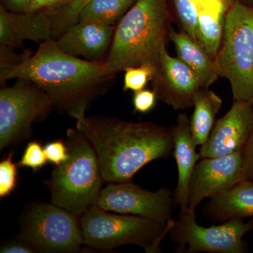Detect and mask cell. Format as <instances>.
Masks as SVG:
<instances>
[{"label":"cell","mask_w":253,"mask_h":253,"mask_svg":"<svg viewBox=\"0 0 253 253\" xmlns=\"http://www.w3.org/2000/svg\"><path fill=\"white\" fill-rule=\"evenodd\" d=\"M52 39L49 14L45 10L17 13L0 6V46L14 49L26 41L42 42Z\"/></svg>","instance_id":"obj_15"},{"label":"cell","mask_w":253,"mask_h":253,"mask_svg":"<svg viewBox=\"0 0 253 253\" xmlns=\"http://www.w3.org/2000/svg\"><path fill=\"white\" fill-rule=\"evenodd\" d=\"M66 138L69 158L56 166L45 184L51 204L81 218L96 206L104 180L97 155L85 136L71 128L66 131Z\"/></svg>","instance_id":"obj_4"},{"label":"cell","mask_w":253,"mask_h":253,"mask_svg":"<svg viewBox=\"0 0 253 253\" xmlns=\"http://www.w3.org/2000/svg\"><path fill=\"white\" fill-rule=\"evenodd\" d=\"M96 206L118 214H132L168 224L176 206L174 194L167 188L150 191L131 181L109 183L101 189Z\"/></svg>","instance_id":"obj_10"},{"label":"cell","mask_w":253,"mask_h":253,"mask_svg":"<svg viewBox=\"0 0 253 253\" xmlns=\"http://www.w3.org/2000/svg\"><path fill=\"white\" fill-rule=\"evenodd\" d=\"M13 153L0 162V197L9 196L17 186V165L13 162Z\"/></svg>","instance_id":"obj_25"},{"label":"cell","mask_w":253,"mask_h":253,"mask_svg":"<svg viewBox=\"0 0 253 253\" xmlns=\"http://www.w3.org/2000/svg\"><path fill=\"white\" fill-rule=\"evenodd\" d=\"M243 153H244L243 181L253 182V129L247 144L243 149Z\"/></svg>","instance_id":"obj_30"},{"label":"cell","mask_w":253,"mask_h":253,"mask_svg":"<svg viewBox=\"0 0 253 253\" xmlns=\"http://www.w3.org/2000/svg\"><path fill=\"white\" fill-rule=\"evenodd\" d=\"M156 66L150 63L131 66L125 70L123 91L134 92L142 90L149 81H152Z\"/></svg>","instance_id":"obj_24"},{"label":"cell","mask_w":253,"mask_h":253,"mask_svg":"<svg viewBox=\"0 0 253 253\" xmlns=\"http://www.w3.org/2000/svg\"><path fill=\"white\" fill-rule=\"evenodd\" d=\"M32 0H2L5 7L11 11L17 13L27 12Z\"/></svg>","instance_id":"obj_33"},{"label":"cell","mask_w":253,"mask_h":253,"mask_svg":"<svg viewBox=\"0 0 253 253\" xmlns=\"http://www.w3.org/2000/svg\"><path fill=\"white\" fill-rule=\"evenodd\" d=\"M151 83L158 99L175 111L193 107L196 93L203 88L192 70L170 56L167 48L160 54Z\"/></svg>","instance_id":"obj_12"},{"label":"cell","mask_w":253,"mask_h":253,"mask_svg":"<svg viewBox=\"0 0 253 253\" xmlns=\"http://www.w3.org/2000/svg\"><path fill=\"white\" fill-rule=\"evenodd\" d=\"M54 110L45 91L35 83L18 79L11 86L0 89V150L24 139L33 123Z\"/></svg>","instance_id":"obj_8"},{"label":"cell","mask_w":253,"mask_h":253,"mask_svg":"<svg viewBox=\"0 0 253 253\" xmlns=\"http://www.w3.org/2000/svg\"><path fill=\"white\" fill-rule=\"evenodd\" d=\"M253 129V101H234L230 110L216 121L201 146V158L226 156L242 151Z\"/></svg>","instance_id":"obj_13"},{"label":"cell","mask_w":253,"mask_h":253,"mask_svg":"<svg viewBox=\"0 0 253 253\" xmlns=\"http://www.w3.org/2000/svg\"><path fill=\"white\" fill-rule=\"evenodd\" d=\"M115 26L95 21H79L56 40L58 46L76 57L104 61L112 43Z\"/></svg>","instance_id":"obj_14"},{"label":"cell","mask_w":253,"mask_h":253,"mask_svg":"<svg viewBox=\"0 0 253 253\" xmlns=\"http://www.w3.org/2000/svg\"><path fill=\"white\" fill-rule=\"evenodd\" d=\"M1 253H34L36 251L26 241L17 236L14 240L1 246Z\"/></svg>","instance_id":"obj_31"},{"label":"cell","mask_w":253,"mask_h":253,"mask_svg":"<svg viewBox=\"0 0 253 253\" xmlns=\"http://www.w3.org/2000/svg\"><path fill=\"white\" fill-rule=\"evenodd\" d=\"M136 1V0H93L83 10L79 21H95L107 26H116Z\"/></svg>","instance_id":"obj_21"},{"label":"cell","mask_w":253,"mask_h":253,"mask_svg":"<svg viewBox=\"0 0 253 253\" xmlns=\"http://www.w3.org/2000/svg\"><path fill=\"white\" fill-rule=\"evenodd\" d=\"M171 14L168 0H136L115 26L104 62L115 74L131 66H156L169 41Z\"/></svg>","instance_id":"obj_3"},{"label":"cell","mask_w":253,"mask_h":253,"mask_svg":"<svg viewBox=\"0 0 253 253\" xmlns=\"http://www.w3.org/2000/svg\"><path fill=\"white\" fill-rule=\"evenodd\" d=\"M46 162L48 161L44 148L39 141H32L26 146L22 158L17 163V166L31 168L36 172L44 167Z\"/></svg>","instance_id":"obj_26"},{"label":"cell","mask_w":253,"mask_h":253,"mask_svg":"<svg viewBox=\"0 0 253 253\" xmlns=\"http://www.w3.org/2000/svg\"><path fill=\"white\" fill-rule=\"evenodd\" d=\"M171 129L174 142L172 154L178 172L174 198L176 205L180 207L181 212H184L188 208L190 180L201 157L199 153L196 152L197 145L191 134L190 119L186 113L179 115L176 124Z\"/></svg>","instance_id":"obj_16"},{"label":"cell","mask_w":253,"mask_h":253,"mask_svg":"<svg viewBox=\"0 0 253 253\" xmlns=\"http://www.w3.org/2000/svg\"><path fill=\"white\" fill-rule=\"evenodd\" d=\"M13 50L4 46H0V68L18 64L33 54L31 51H26L23 54H17L13 52Z\"/></svg>","instance_id":"obj_29"},{"label":"cell","mask_w":253,"mask_h":253,"mask_svg":"<svg viewBox=\"0 0 253 253\" xmlns=\"http://www.w3.org/2000/svg\"><path fill=\"white\" fill-rule=\"evenodd\" d=\"M169 41L174 44L177 57L192 70L203 88H209L219 78L214 60L185 32L171 27Z\"/></svg>","instance_id":"obj_18"},{"label":"cell","mask_w":253,"mask_h":253,"mask_svg":"<svg viewBox=\"0 0 253 253\" xmlns=\"http://www.w3.org/2000/svg\"><path fill=\"white\" fill-rule=\"evenodd\" d=\"M66 0H32L27 12H35L44 9H51L66 3Z\"/></svg>","instance_id":"obj_32"},{"label":"cell","mask_w":253,"mask_h":253,"mask_svg":"<svg viewBox=\"0 0 253 253\" xmlns=\"http://www.w3.org/2000/svg\"><path fill=\"white\" fill-rule=\"evenodd\" d=\"M158 99L154 90L142 89L134 92L132 102L135 112L146 113L154 109Z\"/></svg>","instance_id":"obj_28"},{"label":"cell","mask_w":253,"mask_h":253,"mask_svg":"<svg viewBox=\"0 0 253 253\" xmlns=\"http://www.w3.org/2000/svg\"><path fill=\"white\" fill-rule=\"evenodd\" d=\"M199 5L196 41L214 60L222 42L226 13L215 6Z\"/></svg>","instance_id":"obj_20"},{"label":"cell","mask_w":253,"mask_h":253,"mask_svg":"<svg viewBox=\"0 0 253 253\" xmlns=\"http://www.w3.org/2000/svg\"><path fill=\"white\" fill-rule=\"evenodd\" d=\"M116 76L104 61L68 54L54 39L41 42L36 52L23 62L0 68L1 83L11 79L35 83L49 96L54 110L76 121L86 116L89 104L104 94Z\"/></svg>","instance_id":"obj_1"},{"label":"cell","mask_w":253,"mask_h":253,"mask_svg":"<svg viewBox=\"0 0 253 253\" xmlns=\"http://www.w3.org/2000/svg\"><path fill=\"white\" fill-rule=\"evenodd\" d=\"M181 31L196 41V32L199 17L198 0H171Z\"/></svg>","instance_id":"obj_23"},{"label":"cell","mask_w":253,"mask_h":253,"mask_svg":"<svg viewBox=\"0 0 253 253\" xmlns=\"http://www.w3.org/2000/svg\"><path fill=\"white\" fill-rule=\"evenodd\" d=\"M48 162L59 166L69 158V149L66 141L56 140L48 143L44 147Z\"/></svg>","instance_id":"obj_27"},{"label":"cell","mask_w":253,"mask_h":253,"mask_svg":"<svg viewBox=\"0 0 253 253\" xmlns=\"http://www.w3.org/2000/svg\"><path fill=\"white\" fill-rule=\"evenodd\" d=\"M93 0H69L58 7L44 9L49 14L52 27V39L56 40L66 30L77 23L83 10Z\"/></svg>","instance_id":"obj_22"},{"label":"cell","mask_w":253,"mask_h":253,"mask_svg":"<svg viewBox=\"0 0 253 253\" xmlns=\"http://www.w3.org/2000/svg\"><path fill=\"white\" fill-rule=\"evenodd\" d=\"M221 106L222 100L209 88H201L196 93L194 100V112L190 118V126L197 146H203L207 141Z\"/></svg>","instance_id":"obj_19"},{"label":"cell","mask_w":253,"mask_h":253,"mask_svg":"<svg viewBox=\"0 0 253 253\" xmlns=\"http://www.w3.org/2000/svg\"><path fill=\"white\" fill-rule=\"evenodd\" d=\"M244 153L201 158L196 165L190 180L188 208L195 212L206 199L231 189L243 181Z\"/></svg>","instance_id":"obj_11"},{"label":"cell","mask_w":253,"mask_h":253,"mask_svg":"<svg viewBox=\"0 0 253 253\" xmlns=\"http://www.w3.org/2000/svg\"><path fill=\"white\" fill-rule=\"evenodd\" d=\"M238 1L253 8V0H238Z\"/></svg>","instance_id":"obj_35"},{"label":"cell","mask_w":253,"mask_h":253,"mask_svg":"<svg viewBox=\"0 0 253 253\" xmlns=\"http://www.w3.org/2000/svg\"><path fill=\"white\" fill-rule=\"evenodd\" d=\"M69 1V0H66V2H67V1ZM64 4H65V3H64Z\"/></svg>","instance_id":"obj_36"},{"label":"cell","mask_w":253,"mask_h":253,"mask_svg":"<svg viewBox=\"0 0 253 253\" xmlns=\"http://www.w3.org/2000/svg\"><path fill=\"white\" fill-rule=\"evenodd\" d=\"M235 0H198L199 4L204 6H215L227 12Z\"/></svg>","instance_id":"obj_34"},{"label":"cell","mask_w":253,"mask_h":253,"mask_svg":"<svg viewBox=\"0 0 253 253\" xmlns=\"http://www.w3.org/2000/svg\"><path fill=\"white\" fill-rule=\"evenodd\" d=\"M174 221L163 224L132 214H112L94 206L81 217L83 245L104 251L135 245L147 253H162L161 243Z\"/></svg>","instance_id":"obj_5"},{"label":"cell","mask_w":253,"mask_h":253,"mask_svg":"<svg viewBox=\"0 0 253 253\" xmlns=\"http://www.w3.org/2000/svg\"><path fill=\"white\" fill-rule=\"evenodd\" d=\"M18 236L36 253H76L83 245L81 218L45 203L26 206L20 217Z\"/></svg>","instance_id":"obj_7"},{"label":"cell","mask_w":253,"mask_h":253,"mask_svg":"<svg viewBox=\"0 0 253 253\" xmlns=\"http://www.w3.org/2000/svg\"><path fill=\"white\" fill-rule=\"evenodd\" d=\"M206 217L224 222L236 218H253V182L239 184L210 199L204 208Z\"/></svg>","instance_id":"obj_17"},{"label":"cell","mask_w":253,"mask_h":253,"mask_svg":"<svg viewBox=\"0 0 253 253\" xmlns=\"http://www.w3.org/2000/svg\"><path fill=\"white\" fill-rule=\"evenodd\" d=\"M219 77L230 83L234 101H253V8L235 0L226 12L215 59Z\"/></svg>","instance_id":"obj_6"},{"label":"cell","mask_w":253,"mask_h":253,"mask_svg":"<svg viewBox=\"0 0 253 253\" xmlns=\"http://www.w3.org/2000/svg\"><path fill=\"white\" fill-rule=\"evenodd\" d=\"M253 229V218L224 221L210 227L199 225L195 212H181L169 232L171 240L179 246L177 252L197 253H246L249 246L244 236Z\"/></svg>","instance_id":"obj_9"},{"label":"cell","mask_w":253,"mask_h":253,"mask_svg":"<svg viewBox=\"0 0 253 253\" xmlns=\"http://www.w3.org/2000/svg\"><path fill=\"white\" fill-rule=\"evenodd\" d=\"M76 129L92 145L106 182L130 181L146 165L168 158L174 149L172 129L154 123L85 116L76 121Z\"/></svg>","instance_id":"obj_2"}]
</instances>
